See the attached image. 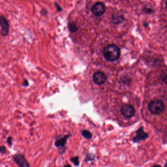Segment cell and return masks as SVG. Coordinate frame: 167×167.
<instances>
[{"label": "cell", "instance_id": "obj_1", "mask_svg": "<svg viewBox=\"0 0 167 167\" xmlns=\"http://www.w3.org/2000/svg\"><path fill=\"white\" fill-rule=\"evenodd\" d=\"M103 55L106 60L114 61L119 59L121 55V51L120 49L117 46L109 45L104 49Z\"/></svg>", "mask_w": 167, "mask_h": 167}, {"label": "cell", "instance_id": "obj_2", "mask_svg": "<svg viewBox=\"0 0 167 167\" xmlns=\"http://www.w3.org/2000/svg\"><path fill=\"white\" fill-rule=\"evenodd\" d=\"M164 104L160 101H154L150 102L148 105V108L151 113L154 114H159L162 112L164 109Z\"/></svg>", "mask_w": 167, "mask_h": 167}, {"label": "cell", "instance_id": "obj_3", "mask_svg": "<svg viewBox=\"0 0 167 167\" xmlns=\"http://www.w3.org/2000/svg\"><path fill=\"white\" fill-rule=\"evenodd\" d=\"M91 10L94 15L97 17H100L105 12V5L102 2H96L92 6Z\"/></svg>", "mask_w": 167, "mask_h": 167}, {"label": "cell", "instance_id": "obj_4", "mask_svg": "<svg viewBox=\"0 0 167 167\" xmlns=\"http://www.w3.org/2000/svg\"><path fill=\"white\" fill-rule=\"evenodd\" d=\"M0 27H1V34L3 37H6L8 35L9 32V23L7 20L4 16H1L0 17Z\"/></svg>", "mask_w": 167, "mask_h": 167}, {"label": "cell", "instance_id": "obj_5", "mask_svg": "<svg viewBox=\"0 0 167 167\" xmlns=\"http://www.w3.org/2000/svg\"><path fill=\"white\" fill-rule=\"evenodd\" d=\"M93 80L96 84L100 85L105 83L107 80V77L103 72L98 71L93 74Z\"/></svg>", "mask_w": 167, "mask_h": 167}, {"label": "cell", "instance_id": "obj_6", "mask_svg": "<svg viewBox=\"0 0 167 167\" xmlns=\"http://www.w3.org/2000/svg\"><path fill=\"white\" fill-rule=\"evenodd\" d=\"M14 161L19 167H29V165L23 155L17 154L13 157Z\"/></svg>", "mask_w": 167, "mask_h": 167}, {"label": "cell", "instance_id": "obj_7", "mask_svg": "<svg viewBox=\"0 0 167 167\" xmlns=\"http://www.w3.org/2000/svg\"><path fill=\"white\" fill-rule=\"evenodd\" d=\"M121 112L123 116L127 118H131L135 114L134 108L131 105H125L121 109Z\"/></svg>", "mask_w": 167, "mask_h": 167}, {"label": "cell", "instance_id": "obj_8", "mask_svg": "<svg viewBox=\"0 0 167 167\" xmlns=\"http://www.w3.org/2000/svg\"><path fill=\"white\" fill-rule=\"evenodd\" d=\"M71 136V135L69 134V135H66L63 137L57 139L56 141L55 142V145L57 148L63 150L64 148H65V144H66V142H67V139H68Z\"/></svg>", "mask_w": 167, "mask_h": 167}, {"label": "cell", "instance_id": "obj_9", "mask_svg": "<svg viewBox=\"0 0 167 167\" xmlns=\"http://www.w3.org/2000/svg\"><path fill=\"white\" fill-rule=\"evenodd\" d=\"M148 137V134L145 133L143 128H140L136 131V136L133 138L134 142H137L141 140H145Z\"/></svg>", "mask_w": 167, "mask_h": 167}, {"label": "cell", "instance_id": "obj_10", "mask_svg": "<svg viewBox=\"0 0 167 167\" xmlns=\"http://www.w3.org/2000/svg\"><path fill=\"white\" fill-rule=\"evenodd\" d=\"M123 21V18L122 16H113L112 17V22L114 24L121 23Z\"/></svg>", "mask_w": 167, "mask_h": 167}, {"label": "cell", "instance_id": "obj_11", "mask_svg": "<svg viewBox=\"0 0 167 167\" xmlns=\"http://www.w3.org/2000/svg\"><path fill=\"white\" fill-rule=\"evenodd\" d=\"M69 31L71 32H75L78 31V28L75 23H70L68 25Z\"/></svg>", "mask_w": 167, "mask_h": 167}, {"label": "cell", "instance_id": "obj_12", "mask_svg": "<svg viewBox=\"0 0 167 167\" xmlns=\"http://www.w3.org/2000/svg\"><path fill=\"white\" fill-rule=\"evenodd\" d=\"M82 136L83 137L86 138V139H88V140L91 139L92 137V134L90 132L87 131V130H84V131H82Z\"/></svg>", "mask_w": 167, "mask_h": 167}, {"label": "cell", "instance_id": "obj_13", "mask_svg": "<svg viewBox=\"0 0 167 167\" xmlns=\"http://www.w3.org/2000/svg\"><path fill=\"white\" fill-rule=\"evenodd\" d=\"M70 161L76 166H78L79 164V158L78 156L73 157L70 158Z\"/></svg>", "mask_w": 167, "mask_h": 167}, {"label": "cell", "instance_id": "obj_14", "mask_svg": "<svg viewBox=\"0 0 167 167\" xmlns=\"http://www.w3.org/2000/svg\"><path fill=\"white\" fill-rule=\"evenodd\" d=\"M94 155H91V154H87L86 158V161L87 162L92 161V160H94Z\"/></svg>", "mask_w": 167, "mask_h": 167}, {"label": "cell", "instance_id": "obj_15", "mask_svg": "<svg viewBox=\"0 0 167 167\" xmlns=\"http://www.w3.org/2000/svg\"><path fill=\"white\" fill-rule=\"evenodd\" d=\"M55 7H56V10L58 12H60V11H62V9L59 5V4H57V2H55Z\"/></svg>", "mask_w": 167, "mask_h": 167}, {"label": "cell", "instance_id": "obj_16", "mask_svg": "<svg viewBox=\"0 0 167 167\" xmlns=\"http://www.w3.org/2000/svg\"><path fill=\"white\" fill-rule=\"evenodd\" d=\"M7 144H9L10 146L12 145V138L11 137H9V138H7Z\"/></svg>", "mask_w": 167, "mask_h": 167}, {"label": "cell", "instance_id": "obj_17", "mask_svg": "<svg viewBox=\"0 0 167 167\" xmlns=\"http://www.w3.org/2000/svg\"><path fill=\"white\" fill-rule=\"evenodd\" d=\"M0 151H1V153H2V154L6 153V147L4 146H1V149H0Z\"/></svg>", "mask_w": 167, "mask_h": 167}, {"label": "cell", "instance_id": "obj_18", "mask_svg": "<svg viewBox=\"0 0 167 167\" xmlns=\"http://www.w3.org/2000/svg\"><path fill=\"white\" fill-rule=\"evenodd\" d=\"M23 85L25 87L28 86V81L26 80V79H25V81H24L23 83Z\"/></svg>", "mask_w": 167, "mask_h": 167}, {"label": "cell", "instance_id": "obj_19", "mask_svg": "<svg viewBox=\"0 0 167 167\" xmlns=\"http://www.w3.org/2000/svg\"><path fill=\"white\" fill-rule=\"evenodd\" d=\"M166 7H167V2H166Z\"/></svg>", "mask_w": 167, "mask_h": 167}, {"label": "cell", "instance_id": "obj_20", "mask_svg": "<svg viewBox=\"0 0 167 167\" xmlns=\"http://www.w3.org/2000/svg\"><path fill=\"white\" fill-rule=\"evenodd\" d=\"M165 166H167V163L166 164V165H165Z\"/></svg>", "mask_w": 167, "mask_h": 167}]
</instances>
